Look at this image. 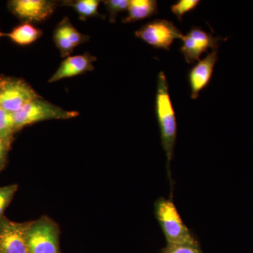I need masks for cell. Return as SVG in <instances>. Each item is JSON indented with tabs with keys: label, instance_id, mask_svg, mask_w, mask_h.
<instances>
[{
	"label": "cell",
	"instance_id": "277c9868",
	"mask_svg": "<svg viewBox=\"0 0 253 253\" xmlns=\"http://www.w3.org/2000/svg\"><path fill=\"white\" fill-rule=\"evenodd\" d=\"M79 113L68 111L40 97L13 113L16 131L24 126L49 120H66L76 118Z\"/></svg>",
	"mask_w": 253,
	"mask_h": 253
},
{
	"label": "cell",
	"instance_id": "4fadbf2b",
	"mask_svg": "<svg viewBox=\"0 0 253 253\" xmlns=\"http://www.w3.org/2000/svg\"><path fill=\"white\" fill-rule=\"evenodd\" d=\"M13 42L20 46L33 44L42 36V31L31 23L24 22L6 35Z\"/></svg>",
	"mask_w": 253,
	"mask_h": 253
},
{
	"label": "cell",
	"instance_id": "8992f818",
	"mask_svg": "<svg viewBox=\"0 0 253 253\" xmlns=\"http://www.w3.org/2000/svg\"><path fill=\"white\" fill-rule=\"evenodd\" d=\"M0 107L11 113L19 111L25 105L41 97L31 85L23 80L1 78Z\"/></svg>",
	"mask_w": 253,
	"mask_h": 253
},
{
	"label": "cell",
	"instance_id": "603a6c76",
	"mask_svg": "<svg viewBox=\"0 0 253 253\" xmlns=\"http://www.w3.org/2000/svg\"><path fill=\"white\" fill-rule=\"evenodd\" d=\"M1 33H0V37H1Z\"/></svg>",
	"mask_w": 253,
	"mask_h": 253
},
{
	"label": "cell",
	"instance_id": "2e32d148",
	"mask_svg": "<svg viewBox=\"0 0 253 253\" xmlns=\"http://www.w3.org/2000/svg\"><path fill=\"white\" fill-rule=\"evenodd\" d=\"M16 131L13 113L0 107V136L11 140Z\"/></svg>",
	"mask_w": 253,
	"mask_h": 253
},
{
	"label": "cell",
	"instance_id": "44dd1931",
	"mask_svg": "<svg viewBox=\"0 0 253 253\" xmlns=\"http://www.w3.org/2000/svg\"><path fill=\"white\" fill-rule=\"evenodd\" d=\"M11 143V139H4L0 136V170L4 167Z\"/></svg>",
	"mask_w": 253,
	"mask_h": 253
},
{
	"label": "cell",
	"instance_id": "e0dca14e",
	"mask_svg": "<svg viewBox=\"0 0 253 253\" xmlns=\"http://www.w3.org/2000/svg\"><path fill=\"white\" fill-rule=\"evenodd\" d=\"M201 1L199 0H179L172 5L171 11L179 21H182L184 15L196 9Z\"/></svg>",
	"mask_w": 253,
	"mask_h": 253
},
{
	"label": "cell",
	"instance_id": "3957f363",
	"mask_svg": "<svg viewBox=\"0 0 253 253\" xmlns=\"http://www.w3.org/2000/svg\"><path fill=\"white\" fill-rule=\"evenodd\" d=\"M59 235V226L46 216L26 222L25 239L29 253H61Z\"/></svg>",
	"mask_w": 253,
	"mask_h": 253
},
{
	"label": "cell",
	"instance_id": "ffe728a7",
	"mask_svg": "<svg viewBox=\"0 0 253 253\" xmlns=\"http://www.w3.org/2000/svg\"><path fill=\"white\" fill-rule=\"evenodd\" d=\"M161 253H204L200 246L168 244Z\"/></svg>",
	"mask_w": 253,
	"mask_h": 253
},
{
	"label": "cell",
	"instance_id": "7a4b0ae2",
	"mask_svg": "<svg viewBox=\"0 0 253 253\" xmlns=\"http://www.w3.org/2000/svg\"><path fill=\"white\" fill-rule=\"evenodd\" d=\"M155 214L168 244L199 246L197 240L183 222L172 200L158 199L155 204Z\"/></svg>",
	"mask_w": 253,
	"mask_h": 253
},
{
	"label": "cell",
	"instance_id": "6da1fadb",
	"mask_svg": "<svg viewBox=\"0 0 253 253\" xmlns=\"http://www.w3.org/2000/svg\"><path fill=\"white\" fill-rule=\"evenodd\" d=\"M155 111L161 132V144L167 156L168 171L171 181L169 168L175 147L177 126L167 78L163 71L158 73Z\"/></svg>",
	"mask_w": 253,
	"mask_h": 253
},
{
	"label": "cell",
	"instance_id": "52a82bcc",
	"mask_svg": "<svg viewBox=\"0 0 253 253\" xmlns=\"http://www.w3.org/2000/svg\"><path fill=\"white\" fill-rule=\"evenodd\" d=\"M222 38L214 37L201 28L193 26L191 31L183 38L180 51L186 62L194 64L200 61V57L209 49H217Z\"/></svg>",
	"mask_w": 253,
	"mask_h": 253
},
{
	"label": "cell",
	"instance_id": "30bf717a",
	"mask_svg": "<svg viewBox=\"0 0 253 253\" xmlns=\"http://www.w3.org/2000/svg\"><path fill=\"white\" fill-rule=\"evenodd\" d=\"M217 49L218 48L212 49L206 57L200 60L190 70L188 80L191 89V97L193 99H198L200 92L207 87L211 83L213 71L218 60Z\"/></svg>",
	"mask_w": 253,
	"mask_h": 253
},
{
	"label": "cell",
	"instance_id": "d6986e66",
	"mask_svg": "<svg viewBox=\"0 0 253 253\" xmlns=\"http://www.w3.org/2000/svg\"><path fill=\"white\" fill-rule=\"evenodd\" d=\"M17 190V184L0 187V217L3 216L5 210L11 203Z\"/></svg>",
	"mask_w": 253,
	"mask_h": 253
},
{
	"label": "cell",
	"instance_id": "ac0fdd59",
	"mask_svg": "<svg viewBox=\"0 0 253 253\" xmlns=\"http://www.w3.org/2000/svg\"><path fill=\"white\" fill-rule=\"evenodd\" d=\"M103 2L109 13V21L111 23L116 22L118 14L126 11L129 5L128 0H106Z\"/></svg>",
	"mask_w": 253,
	"mask_h": 253
},
{
	"label": "cell",
	"instance_id": "5b68a950",
	"mask_svg": "<svg viewBox=\"0 0 253 253\" xmlns=\"http://www.w3.org/2000/svg\"><path fill=\"white\" fill-rule=\"evenodd\" d=\"M134 35L156 49L168 51L170 49L174 40L182 41L184 36L172 21L166 19L149 21L136 31Z\"/></svg>",
	"mask_w": 253,
	"mask_h": 253
},
{
	"label": "cell",
	"instance_id": "7402d4cb",
	"mask_svg": "<svg viewBox=\"0 0 253 253\" xmlns=\"http://www.w3.org/2000/svg\"><path fill=\"white\" fill-rule=\"evenodd\" d=\"M1 80L0 78V91H1Z\"/></svg>",
	"mask_w": 253,
	"mask_h": 253
},
{
	"label": "cell",
	"instance_id": "5bb4252c",
	"mask_svg": "<svg viewBox=\"0 0 253 253\" xmlns=\"http://www.w3.org/2000/svg\"><path fill=\"white\" fill-rule=\"evenodd\" d=\"M100 2V0H66L61 1L60 5L72 7L77 12L81 21H86L91 17L105 18L98 11Z\"/></svg>",
	"mask_w": 253,
	"mask_h": 253
},
{
	"label": "cell",
	"instance_id": "ba28073f",
	"mask_svg": "<svg viewBox=\"0 0 253 253\" xmlns=\"http://www.w3.org/2000/svg\"><path fill=\"white\" fill-rule=\"evenodd\" d=\"M58 3L49 0H13L9 1L11 12L24 22H42L53 14Z\"/></svg>",
	"mask_w": 253,
	"mask_h": 253
},
{
	"label": "cell",
	"instance_id": "9a60e30c",
	"mask_svg": "<svg viewBox=\"0 0 253 253\" xmlns=\"http://www.w3.org/2000/svg\"><path fill=\"white\" fill-rule=\"evenodd\" d=\"M58 27L61 28L65 36L68 38L70 42L75 46L81 45L83 43H85L89 41V36L83 34L81 32L78 31L72 23L70 21L68 17L63 18L57 25Z\"/></svg>",
	"mask_w": 253,
	"mask_h": 253
},
{
	"label": "cell",
	"instance_id": "7c38bea8",
	"mask_svg": "<svg viewBox=\"0 0 253 253\" xmlns=\"http://www.w3.org/2000/svg\"><path fill=\"white\" fill-rule=\"evenodd\" d=\"M126 11L127 15L123 18V22H136L158 14V2L156 0H129Z\"/></svg>",
	"mask_w": 253,
	"mask_h": 253
},
{
	"label": "cell",
	"instance_id": "8fae6325",
	"mask_svg": "<svg viewBox=\"0 0 253 253\" xmlns=\"http://www.w3.org/2000/svg\"><path fill=\"white\" fill-rule=\"evenodd\" d=\"M96 61V56L88 52L68 56L63 60L57 71L50 78L49 83H55L65 78L75 77L94 71L93 63Z\"/></svg>",
	"mask_w": 253,
	"mask_h": 253
},
{
	"label": "cell",
	"instance_id": "9c48e42d",
	"mask_svg": "<svg viewBox=\"0 0 253 253\" xmlns=\"http://www.w3.org/2000/svg\"><path fill=\"white\" fill-rule=\"evenodd\" d=\"M26 222L0 217V253H29L25 239Z\"/></svg>",
	"mask_w": 253,
	"mask_h": 253
}]
</instances>
